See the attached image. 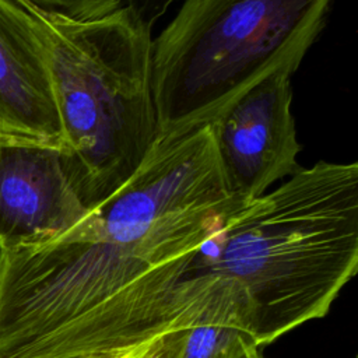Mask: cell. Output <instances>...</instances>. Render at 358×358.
Returning <instances> with one entry per match:
<instances>
[{
	"instance_id": "6da1fadb",
	"label": "cell",
	"mask_w": 358,
	"mask_h": 358,
	"mask_svg": "<svg viewBox=\"0 0 358 358\" xmlns=\"http://www.w3.org/2000/svg\"><path fill=\"white\" fill-rule=\"evenodd\" d=\"M221 228L115 242L87 215L52 239L0 250V358H126L197 326L246 333L238 289L204 253Z\"/></svg>"
},
{
	"instance_id": "7a4b0ae2",
	"label": "cell",
	"mask_w": 358,
	"mask_h": 358,
	"mask_svg": "<svg viewBox=\"0 0 358 358\" xmlns=\"http://www.w3.org/2000/svg\"><path fill=\"white\" fill-rule=\"evenodd\" d=\"M257 347L327 315L358 267V164L319 161L235 213L206 246Z\"/></svg>"
},
{
	"instance_id": "3957f363",
	"label": "cell",
	"mask_w": 358,
	"mask_h": 358,
	"mask_svg": "<svg viewBox=\"0 0 358 358\" xmlns=\"http://www.w3.org/2000/svg\"><path fill=\"white\" fill-rule=\"evenodd\" d=\"M43 41L63 130V159L87 210L113 194L159 137L151 87L152 27L130 7L76 20L14 0Z\"/></svg>"
},
{
	"instance_id": "277c9868",
	"label": "cell",
	"mask_w": 358,
	"mask_h": 358,
	"mask_svg": "<svg viewBox=\"0 0 358 358\" xmlns=\"http://www.w3.org/2000/svg\"><path fill=\"white\" fill-rule=\"evenodd\" d=\"M334 0H182L152 39L159 136L211 122L275 70L295 73Z\"/></svg>"
},
{
	"instance_id": "5b68a950",
	"label": "cell",
	"mask_w": 358,
	"mask_h": 358,
	"mask_svg": "<svg viewBox=\"0 0 358 358\" xmlns=\"http://www.w3.org/2000/svg\"><path fill=\"white\" fill-rule=\"evenodd\" d=\"M248 204L225 179L208 122L159 136L134 173L88 218L101 236L134 242L155 229L221 224Z\"/></svg>"
},
{
	"instance_id": "8992f818",
	"label": "cell",
	"mask_w": 358,
	"mask_h": 358,
	"mask_svg": "<svg viewBox=\"0 0 358 358\" xmlns=\"http://www.w3.org/2000/svg\"><path fill=\"white\" fill-rule=\"evenodd\" d=\"M292 71L281 69L246 88L211 122L217 154L234 194L253 201L301 166Z\"/></svg>"
},
{
	"instance_id": "52a82bcc",
	"label": "cell",
	"mask_w": 358,
	"mask_h": 358,
	"mask_svg": "<svg viewBox=\"0 0 358 358\" xmlns=\"http://www.w3.org/2000/svg\"><path fill=\"white\" fill-rule=\"evenodd\" d=\"M88 214L62 148L0 140V250L52 239Z\"/></svg>"
},
{
	"instance_id": "ba28073f",
	"label": "cell",
	"mask_w": 358,
	"mask_h": 358,
	"mask_svg": "<svg viewBox=\"0 0 358 358\" xmlns=\"http://www.w3.org/2000/svg\"><path fill=\"white\" fill-rule=\"evenodd\" d=\"M0 140L64 150L43 41L14 0H0Z\"/></svg>"
},
{
	"instance_id": "9c48e42d",
	"label": "cell",
	"mask_w": 358,
	"mask_h": 358,
	"mask_svg": "<svg viewBox=\"0 0 358 358\" xmlns=\"http://www.w3.org/2000/svg\"><path fill=\"white\" fill-rule=\"evenodd\" d=\"M249 341L250 336L235 326H197L187 330L180 358H231Z\"/></svg>"
},
{
	"instance_id": "30bf717a",
	"label": "cell",
	"mask_w": 358,
	"mask_h": 358,
	"mask_svg": "<svg viewBox=\"0 0 358 358\" xmlns=\"http://www.w3.org/2000/svg\"><path fill=\"white\" fill-rule=\"evenodd\" d=\"M35 6L76 20L106 15L124 4V0H28Z\"/></svg>"
},
{
	"instance_id": "8fae6325",
	"label": "cell",
	"mask_w": 358,
	"mask_h": 358,
	"mask_svg": "<svg viewBox=\"0 0 358 358\" xmlns=\"http://www.w3.org/2000/svg\"><path fill=\"white\" fill-rule=\"evenodd\" d=\"M187 330L164 334L126 358H180Z\"/></svg>"
},
{
	"instance_id": "7c38bea8",
	"label": "cell",
	"mask_w": 358,
	"mask_h": 358,
	"mask_svg": "<svg viewBox=\"0 0 358 358\" xmlns=\"http://www.w3.org/2000/svg\"><path fill=\"white\" fill-rule=\"evenodd\" d=\"M178 1L182 0H124L123 6L130 7L145 24L152 27Z\"/></svg>"
},
{
	"instance_id": "4fadbf2b",
	"label": "cell",
	"mask_w": 358,
	"mask_h": 358,
	"mask_svg": "<svg viewBox=\"0 0 358 358\" xmlns=\"http://www.w3.org/2000/svg\"><path fill=\"white\" fill-rule=\"evenodd\" d=\"M231 358H264L259 350V347L249 341V343H245L241 348H238L232 355Z\"/></svg>"
}]
</instances>
